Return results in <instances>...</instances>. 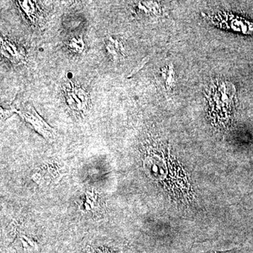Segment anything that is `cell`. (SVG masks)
<instances>
[{
	"instance_id": "obj_1",
	"label": "cell",
	"mask_w": 253,
	"mask_h": 253,
	"mask_svg": "<svg viewBox=\"0 0 253 253\" xmlns=\"http://www.w3.org/2000/svg\"><path fill=\"white\" fill-rule=\"evenodd\" d=\"M66 104L70 109L79 114H85L89 108V96L87 91L72 82L63 84Z\"/></svg>"
},
{
	"instance_id": "obj_2",
	"label": "cell",
	"mask_w": 253,
	"mask_h": 253,
	"mask_svg": "<svg viewBox=\"0 0 253 253\" xmlns=\"http://www.w3.org/2000/svg\"><path fill=\"white\" fill-rule=\"evenodd\" d=\"M17 113L44 139L49 140L54 137V130L41 117L33 106L28 105L23 111H17Z\"/></svg>"
},
{
	"instance_id": "obj_5",
	"label": "cell",
	"mask_w": 253,
	"mask_h": 253,
	"mask_svg": "<svg viewBox=\"0 0 253 253\" xmlns=\"http://www.w3.org/2000/svg\"><path fill=\"white\" fill-rule=\"evenodd\" d=\"M18 4L21 6V9L24 11L25 14L31 19V21H34L36 18V5L31 1H18Z\"/></svg>"
},
{
	"instance_id": "obj_8",
	"label": "cell",
	"mask_w": 253,
	"mask_h": 253,
	"mask_svg": "<svg viewBox=\"0 0 253 253\" xmlns=\"http://www.w3.org/2000/svg\"><path fill=\"white\" fill-rule=\"evenodd\" d=\"M228 251H224V252H217V251H210V252L204 253H226Z\"/></svg>"
},
{
	"instance_id": "obj_3",
	"label": "cell",
	"mask_w": 253,
	"mask_h": 253,
	"mask_svg": "<svg viewBox=\"0 0 253 253\" xmlns=\"http://www.w3.org/2000/svg\"><path fill=\"white\" fill-rule=\"evenodd\" d=\"M1 51L4 57L7 58L15 64L25 62V51L13 42L5 41L1 38Z\"/></svg>"
},
{
	"instance_id": "obj_6",
	"label": "cell",
	"mask_w": 253,
	"mask_h": 253,
	"mask_svg": "<svg viewBox=\"0 0 253 253\" xmlns=\"http://www.w3.org/2000/svg\"><path fill=\"white\" fill-rule=\"evenodd\" d=\"M68 46L75 52L81 53L84 50V44L82 38H73L70 40Z\"/></svg>"
},
{
	"instance_id": "obj_7",
	"label": "cell",
	"mask_w": 253,
	"mask_h": 253,
	"mask_svg": "<svg viewBox=\"0 0 253 253\" xmlns=\"http://www.w3.org/2000/svg\"><path fill=\"white\" fill-rule=\"evenodd\" d=\"M15 112L17 113V111L13 108H11L10 109H2V108H1V117L4 120L6 119Z\"/></svg>"
},
{
	"instance_id": "obj_4",
	"label": "cell",
	"mask_w": 253,
	"mask_h": 253,
	"mask_svg": "<svg viewBox=\"0 0 253 253\" xmlns=\"http://www.w3.org/2000/svg\"><path fill=\"white\" fill-rule=\"evenodd\" d=\"M105 46L110 56L114 60H118L122 56L123 46L122 42L112 36L106 37L105 39Z\"/></svg>"
},
{
	"instance_id": "obj_9",
	"label": "cell",
	"mask_w": 253,
	"mask_h": 253,
	"mask_svg": "<svg viewBox=\"0 0 253 253\" xmlns=\"http://www.w3.org/2000/svg\"><path fill=\"white\" fill-rule=\"evenodd\" d=\"M88 253H101V252H100V251H94L93 249L92 251H91L90 252H88Z\"/></svg>"
}]
</instances>
